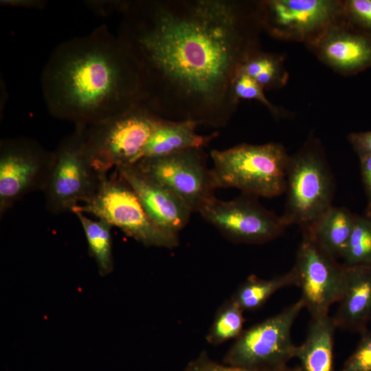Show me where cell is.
Wrapping results in <instances>:
<instances>
[{"label":"cell","instance_id":"cell-1","mask_svg":"<svg viewBox=\"0 0 371 371\" xmlns=\"http://www.w3.org/2000/svg\"><path fill=\"white\" fill-rule=\"evenodd\" d=\"M117 36L158 116L226 126L239 101L234 81L260 50L258 1H126Z\"/></svg>","mask_w":371,"mask_h":371},{"label":"cell","instance_id":"cell-2","mask_svg":"<svg viewBox=\"0 0 371 371\" xmlns=\"http://www.w3.org/2000/svg\"><path fill=\"white\" fill-rule=\"evenodd\" d=\"M41 87L49 113L75 126H91L144 105L135 61L104 24L59 44L43 67Z\"/></svg>","mask_w":371,"mask_h":371},{"label":"cell","instance_id":"cell-3","mask_svg":"<svg viewBox=\"0 0 371 371\" xmlns=\"http://www.w3.org/2000/svg\"><path fill=\"white\" fill-rule=\"evenodd\" d=\"M210 157L216 188H234L256 197L272 198L284 193L290 155L280 143H243L212 150Z\"/></svg>","mask_w":371,"mask_h":371},{"label":"cell","instance_id":"cell-4","mask_svg":"<svg viewBox=\"0 0 371 371\" xmlns=\"http://www.w3.org/2000/svg\"><path fill=\"white\" fill-rule=\"evenodd\" d=\"M333 173L320 140L310 135L290 155L286 177V202L281 217L301 229L311 225L331 207L335 196Z\"/></svg>","mask_w":371,"mask_h":371},{"label":"cell","instance_id":"cell-5","mask_svg":"<svg viewBox=\"0 0 371 371\" xmlns=\"http://www.w3.org/2000/svg\"><path fill=\"white\" fill-rule=\"evenodd\" d=\"M83 126L65 137L54 150L49 177L43 191L47 210L55 215L71 212L89 201L108 174L94 166L87 148Z\"/></svg>","mask_w":371,"mask_h":371},{"label":"cell","instance_id":"cell-6","mask_svg":"<svg viewBox=\"0 0 371 371\" xmlns=\"http://www.w3.org/2000/svg\"><path fill=\"white\" fill-rule=\"evenodd\" d=\"M75 211L117 227L146 246L172 248L178 245L177 236L164 232L152 221L134 190L116 169L113 175L103 178L89 201L75 207L71 212Z\"/></svg>","mask_w":371,"mask_h":371},{"label":"cell","instance_id":"cell-7","mask_svg":"<svg viewBox=\"0 0 371 371\" xmlns=\"http://www.w3.org/2000/svg\"><path fill=\"white\" fill-rule=\"evenodd\" d=\"M161 117L144 105L106 121L85 126V142L94 166L102 174L133 164Z\"/></svg>","mask_w":371,"mask_h":371},{"label":"cell","instance_id":"cell-8","mask_svg":"<svg viewBox=\"0 0 371 371\" xmlns=\"http://www.w3.org/2000/svg\"><path fill=\"white\" fill-rule=\"evenodd\" d=\"M304 305L301 299L282 311L241 333L223 363L247 369L281 367L295 357L291 328Z\"/></svg>","mask_w":371,"mask_h":371},{"label":"cell","instance_id":"cell-9","mask_svg":"<svg viewBox=\"0 0 371 371\" xmlns=\"http://www.w3.org/2000/svg\"><path fill=\"white\" fill-rule=\"evenodd\" d=\"M258 10L262 30L271 36L307 46L344 19L339 0H261Z\"/></svg>","mask_w":371,"mask_h":371},{"label":"cell","instance_id":"cell-10","mask_svg":"<svg viewBox=\"0 0 371 371\" xmlns=\"http://www.w3.org/2000/svg\"><path fill=\"white\" fill-rule=\"evenodd\" d=\"M54 151L36 140L19 137L0 142V217L27 194L43 192L51 171Z\"/></svg>","mask_w":371,"mask_h":371},{"label":"cell","instance_id":"cell-11","mask_svg":"<svg viewBox=\"0 0 371 371\" xmlns=\"http://www.w3.org/2000/svg\"><path fill=\"white\" fill-rule=\"evenodd\" d=\"M206 161L203 148H197L166 156L143 157L135 164L172 192L192 212L199 213L215 197L217 189Z\"/></svg>","mask_w":371,"mask_h":371},{"label":"cell","instance_id":"cell-12","mask_svg":"<svg viewBox=\"0 0 371 371\" xmlns=\"http://www.w3.org/2000/svg\"><path fill=\"white\" fill-rule=\"evenodd\" d=\"M199 213L223 235L237 243H267L287 227L281 216L262 206L256 196L245 194L229 201L215 196Z\"/></svg>","mask_w":371,"mask_h":371},{"label":"cell","instance_id":"cell-13","mask_svg":"<svg viewBox=\"0 0 371 371\" xmlns=\"http://www.w3.org/2000/svg\"><path fill=\"white\" fill-rule=\"evenodd\" d=\"M296 286L301 290L300 299L311 315H328L330 306L337 302L341 293L345 265L321 248L306 233L298 247L291 269Z\"/></svg>","mask_w":371,"mask_h":371},{"label":"cell","instance_id":"cell-14","mask_svg":"<svg viewBox=\"0 0 371 371\" xmlns=\"http://www.w3.org/2000/svg\"><path fill=\"white\" fill-rule=\"evenodd\" d=\"M307 47L341 75H355L371 67V34L354 27L345 18Z\"/></svg>","mask_w":371,"mask_h":371},{"label":"cell","instance_id":"cell-15","mask_svg":"<svg viewBox=\"0 0 371 371\" xmlns=\"http://www.w3.org/2000/svg\"><path fill=\"white\" fill-rule=\"evenodd\" d=\"M132 188L152 221L164 232L178 236L188 223L191 210L168 188L147 176L133 164L115 168Z\"/></svg>","mask_w":371,"mask_h":371},{"label":"cell","instance_id":"cell-16","mask_svg":"<svg viewBox=\"0 0 371 371\" xmlns=\"http://www.w3.org/2000/svg\"><path fill=\"white\" fill-rule=\"evenodd\" d=\"M337 302L332 317L337 328L359 333L368 329L371 321V264L345 265Z\"/></svg>","mask_w":371,"mask_h":371},{"label":"cell","instance_id":"cell-17","mask_svg":"<svg viewBox=\"0 0 371 371\" xmlns=\"http://www.w3.org/2000/svg\"><path fill=\"white\" fill-rule=\"evenodd\" d=\"M198 124L190 120H171L160 117L143 150L142 158L174 154L190 148H204L218 133L200 135Z\"/></svg>","mask_w":371,"mask_h":371},{"label":"cell","instance_id":"cell-18","mask_svg":"<svg viewBox=\"0 0 371 371\" xmlns=\"http://www.w3.org/2000/svg\"><path fill=\"white\" fill-rule=\"evenodd\" d=\"M336 328L329 315L312 318L304 341L295 350L300 371H335L333 343Z\"/></svg>","mask_w":371,"mask_h":371},{"label":"cell","instance_id":"cell-19","mask_svg":"<svg viewBox=\"0 0 371 371\" xmlns=\"http://www.w3.org/2000/svg\"><path fill=\"white\" fill-rule=\"evenodd\" d=\"M355 214L344 207L332 205L311 225L301 229L335 258L342 257L350 238Z\"/></svg>","mask_w":371,"mask_h":371},{"label":"cell","instance_id":"cell-20","mask_svg":"<svg viewBox=\"0 0 371 371\" xmlns=\"http://www.w3.org/2000/svg\"><path fill=\"white\" fill-rule=\"evenodd\" d=\"M240 74L249 76L265 90L280 89L286 85L289 80L284 56L261 50L253 54L245 62Z\"/></svg>","mask_w":371,"mask_h":371},{"label":"cell","instance_id":"cell-21","mask_svg":"<svg viewBox=\"0 0 371 371\" xmlns=\"http://www.w3.org/2000/svg\"><path fill=\"white\" fill-rule=\"evenodd\" d=\"M73 213L80 223L99 273L102 276L108 275L113 269L112 226L102 220L90 218L82 212L75 211Z\"/></svg>","mask_w":371,"mask_h":371},{"label":"cell","instance_id":"cell-22","mask_svg":"<svg viewBox=\"0 0 371 371\" xmlns=\"http://www.w3.org/2000/svg\"><path fill=\"white\" fill-rule=\"evenodd\" d=\"M296 285L293 271L269 280L249 276L232 298L243 310H254L260 307L273 294L284 287Z\"/></svg>","mask_w":371,"mask_h":371},{"label":"cell","instance_id":"cell-23","mask_svg":"<svg viewBox=\"0 0 371 371\" xmlns=\"http://www.w3.org/2000/svg\"><path fill=\"white\" fill-rule=\"evenodd\" d=\"M341 258L345 265L371 264V218L355 214L352 230Z\"/></svg>","mask_w":371,"mask_h":371},{"label":"cell","instance_id":"cell-24","mask_svg":"<svg viewBox=\"0 0 371 371\" xmlns=\"http://www.w3.org/2000/svg\"><path fill=\"white\" fill-rule=\"evenodd\" d=\"M243 310L232 299L219 311L207 336L209 343L216 345L239 336L242 333Z\"/></svg>","mask_w":371,"mask_h":371},{"label":"cell","instance_id":"cell-25","mask_svg":"<svg viewBox=\"0 0 371 371\" xmlns=\"http://www.w3.org/2000/svg\"><path fill=\"white\" fill-rule=\"evenodd\" d=\"M264 88L249 76L240 74L236 78L233 91L236 99L255 100L265 106L275 118H280L284 115V111L272 104L267 99Z\"/></svg>","mask_w":371,"mask_h":371},{"label":"cell","instance_id":"cell-26","mask_svg":"<svg viewBox=\"0 0 371 371\" xmlns=\"http://www.w3.org/2000/svg\"><path fill=\"white\" fill-rule=\"evenodd\" d=\"M345 20L354 27L371 34V0H344Z\"/></svg>","mask_w":371,"mask_h":371},{"label":"cell","instance_id":"cell-27","mask_svg":"<svg viewBox=\"0 0 371 371\" xmlns=\"http://www.w3.org/2000/svg\"><path fill=\"white\" fill-rule=\"evenodd\" d=\"M360 335L357 348L339 371H371V331Z\"/></svg>","mask_w":371,"mask_h":371},{"label":"cell","instance_id":"cell-28","mask_svg":"<svg viewBox=\"0 0 371 371\" xmlns=\"http://www.w3.org/2000/svg\"><path fill=\"white\" fill-rule=\"evenodd\" d=\"M185 371H300L299 367L291 368L287 365L269 369H247L219 363L211 359L205 352H202L191 361Z\"/></svg>","mask_w":371,"mask_h":371},{"label":"cell","instance_id":"cell-29","mask_svg":"<svg viewBox=\"0 0 371 371\" xmlns=\"http://www.w3.org/2000/svg\"><path fill=\"white\" fill-rule=\"evenodd\" d=\"M85 3L96 14L108 16L114 12L121 13L125 1H89Z\"/></svg>","mask_w":371,"mask_h":371},{"label":"cell","instance_id":"cell-30","mask_svg":"<svg viewBox=\"0 0 371 371\" xmlns=\"http://www.w3.org/2000/svg\"><path fill=\"white\" fill-rule=\"evenodd\" d=\"M348 138L359 157L371 155V131L351 133Z\"/></svg>","mask_w":371,"mask_h":371},{"label":"cell","instance_id":"cell-31","mask_svg":"<svg viewBox=\"0 0 371 371\" xmlns=\"http://www.w3.org/2000/svg\"><path fill=\"white\" fill-rule=\"evenodd\" d=\"M361 179L368 198V205H371V155L359 157Z\"/></svg>","mask_w":371,"mask_h":371},{"label":"cell","instance_id":"cell-32","mask_svg":"<svg viewBox=\"0 0 371 371\" xmlns=\"http://www.w3.org/2000/svg\"><path fill=\"white\" fill-rule=\"evenodd\" d=\"M3 5L21 7L25 8H42L45 1L38 0H3L1 1Z\"/></svg>","mask_w":371,"mask_h":371},{"label":"cell","instance_id":"cell-33","mask_svg":"<svg viewBox=\"0 0 371 371\" xmlns=\"http://www.w3.org/2000/svg\"><path fill=\"white\" fill-rule=\"evenodd\" d=\"M364 216L366 217L371 218V205H368L366 207V209L365 210Z\"/></svg>","mask_w":371,"mask_h":371}]
</instances>
